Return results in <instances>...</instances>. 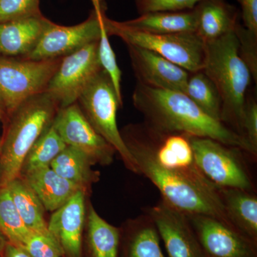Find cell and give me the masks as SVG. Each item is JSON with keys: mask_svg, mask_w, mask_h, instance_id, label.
<instances>
[{"mask_svg": "<svg viewBox=\"0 0 257 257\" xmlns=\"http://www.w3.org/2000/svg\"><path fill=\"white\" fill-rule=\"evenodd\" d=\"M120 133L139 174L156 186L165 202L185 214L213 216L233 226L219 188L198 168L193 136L160 130L145 121L128 125Z\"/></svg>", "mask_w": 257, "mask_h": 257, "instance_id": "cell-1", "label": "cell"}, {"mask_svg": "<svg viewBox=\"0 0 257 257\" xmlns=\"http://www.w3.org/2000/svg\"><path fill=\"white\" fill-rule=\"evenodd\" d=\"M133 101L134 106L145 117V122L154 127L212 139L241 149L252 160H256L242 136L222 121L206 114L184 93L154 89L138 83Z\"/></svg>", "mask_w": 257, "mask_h": 257, "instance_id": "cell-2", "label": "cell"}, {"mask_svg": "<svg viewBox=\"0 0 257 257\" xmlns=\"http://www.w3.org/2000/svg\"><path fill=\"white\" fill-rule=\"evenodd\" d=\"M203 71L220 94L221 121L243 138V107L252 77L240 57L239 42L234 32L204 43Z\"/></svg>", "mask_w": 257, "mask_h": 257, "instance_id": "cell-3", "label": "cell"}, {"mask_svg": "<svg viewBox=\"0 0 257 257\" xmlns=\"http://www.w3.org/2000/svg\"><path fill=\"white\" fill-rule=\"evenodd\" d=\"M58 104L47 92L32 96L10 115L9 126L2 138L0 188L20 176L28 152L53 122Z\"/></svg>", "mask_w": 257, "mask_h": 257, "instance_id": "cell-4", "label": "cell"}, {"mask_svg": "<svg viewBox=\"0 0 257 257\" xmlns=\"http://www.w3.org/2000/svg\"><path fill=\"white\" fill-rule=\"evenodd\" d=\"M77 103L93 128L119 154L126 168L139 174L135 161L118 128L116 115L122 105L110 78L103 69L83 90Z\"/></svg>", "mask_w": 257, "mask_h": 257, "instance_id": "cell-5", "label": "cell"}, {"mask_svg": "<svg viewBox=\"0 0 257 257\" xmlns=\"http://www.w3.org/2000/svg\"><path fill=\"white\" fill-rule=\"evenodd\" d=\"M104 23L109 36L119 37L126 45L153 51L190 73L202 70L204 67V42L195 32L149 33L128 28L106 15Z\"/></svg>", "mask_w": 257, "mask_h": 257, "instance_id": "cell-6", "label": "cell"}, {"mask_svg": "<svg viewBox=\"0 0 257 257\" xmlns=\"http://www.w3.org/2000/svg\"><path fill=\"white\" fill-rule=\"evenodd\" d=\"M62 60L0 56V99L6 112L11 114L27 99L46 92Z\"/></svg>", "mask_w": 257, "mask_h": 257, "instance_id": "cell-7", "label": "cell"}, {"mask_svg": "<svg viewBox=\"0 0 257 257\" xmlns=\"http://www.w3.org/2000/svg\"><path fill=\"white\" fill-rule=\"evenodd\" d=\"M192 145L198 168L216 187L256 192L246 152L209 138L192 137Z\"/></svg>", "mask_w": 257, "mask_h": 257, "instance_id": "cell-8", "label": "cell"}, {"mask_svg": "<svg viewBox=\"0 0 257 257\" xmlns=\"http://www.w3.org/2000/svg\"><path fill=\"white\" fill-rule=\"evenodd\" d=\"M105 10L94 8L89 18L73 26H62L45 18L41 36L25 58L34 60L63 58L92 42L99 41Z\"/></svg>", "mask_w": 257, "mask_h": 257, "instance_id": "cell-9", "label": "cell"}, {"mask_svg": "<svg viewBox=\"0 0 257 257\" xmlns=\"http://www.w3.org/2000/svg\"><path fill=\"white\" fill-rule=\"evenodd\" d=\"M101 70L98 41L92 42L62 58L45 92L59 107H66L77 102L83 90Z\"/></svg>", "mask_w": 257, "mask_h": 257, "instance_id": "cell-10", "label": "cell"}, {"mask_svg": "<svg viewBox=\"0 0 257 257\" xmlns=\"http://www.w3.org/2000/svg\"><path fill=\"white\" fill-rule=\"evenodd\" d=\"M52 125L67 146L85 154L94 165L113 162L114 149L93 128L77 102L60 108Z\"/></svg>", "mask_w": 257, "mask_h": 257, "instance_id": "cell-11", "label": "cell"}, {"mask_svg": "<svg viewBox=\"0 0 257 257\" xmlns=\"http://www.w3.org/2000/svg\"><path fill=\"white\" fill-rule=\"evenodd\" d=\"M187 215L204 256L257 257V243L233 226L211 216Z\"/></svg>", "mask_w": 257, "mask_h": 257, "instance_id": "cell-12", "label": "cell"}, {"mask_svg": "<svg viewBox=\"0 0 257 257\" xmlns=\"http://www.w3.org/2000/svg\"><path fill=\"white\" fill-rule=\"evenodd\" d=\"M145 213L155 223L169 257H205L185 213L162 199Z\"/></svg>", "mask_w": 257, "mask_h": 257, "instance_id": "cell-13", "label": "cell"}, {"mask_svg": "<svg viewBox=\"0 0 257 257\" xmlns=\"http://www.w3.org/2000/svg\"><path fill=\"white\" fill-rule=\"evenodd\" d=\"M126 46L138 84L184 94L190 72L153 51L136 45Z\"/></svg>", "mask_w": 257, "mask_h": 257, "instance_id": "cell-14", "label": "cell"}, {"mask_svg": "<svg viewBox=\"0 0 257 257\" xmlns=\"http://www.w3.org/2000/svg\"><path fill=\"white\" fill-rule=\"evenodd\" d=\"M85 189L74 194L54 211L47 224L67 257H82V236L85 220Z\"/></svg>", "mask_w": 257, "mask_h": 257, "instance_id": "cell-15", "label": "cell"}, {"mask_svg": "<svg viewBox=\"0 0 257 257\" xmlns=\"http://www.w3.org/2000/svg\"><path fill=\"white\" fill-rule=\"evenodd\" d=\"M197 36L205 42L234 32L239 13L226 0H203L194 8Z\"/></svg>", "mask_w": 257, "mask_h": 257, "instance_id": "cell-16", "label": "cell"}, {"mask_svg": "<svg viewBox=\"0 0 257 257\" xmlns=\"http://www.w3.org/2000/svg\"><path fill=\"white\" fill-rule=\"evenodd\" d=\"M20 177L33 190L45 210L53 212L78 191L87 189L57 175L50 167L31 171Z\"/></svg>", "mask_w": 257, "mask_h": 257, "instance_id": "cell-17", "label": "cell"}, {"mask_svg": "<svg viewBox=\"0 0 257 257\" xmlns=\"http://www.w3.org/2000/svg\"><path fill=\"white\" fill-rule=\"evenodd\" d=\"M43 15L0 23V55L25 57L36 47L45 24Z\"/></svg>", "mask_w": 257, "mask_h": 257, "instance_id": "cell-18", "label": "cell"}, {"mask_svg": "<svg viewBox=\"0 0 257 257\" xmlns=\"http://www.w3.org/2000/svg\"><path fill=\"white\" fill-rule=\"evenodd\" d=\"M221 202L231 224L243 236L257 243L256 192L219 188Z\"/></svg>", "mask_w": 257, "mask_h": 257, "instance_id": "cell-19", "label": "cell"}, {"mask_svg": "<svg viewBox=\"0 0 257 257\" xmlns=\"http://www.w3.org/2000/svg\"><path fill=\"white\" fill-rule=\"evenodd\" d=\"M128 28L154 34L195 32L194 9L182 12H156L140 15L138 18L121 22Z\"/></svg>", "mask_w": 257, "mask_h": 257, "instance_id": "cell-20", "label": "cell"}, {"mask_svg": "<svg viewBox=\"0 0 257 257\" xmlns=\"http://www.w3.org/2000/svg\"><path fill=\"white\" fill-rule=\"evenodd\" d=\"M125 257H165L155 223L145 213L128 223Z\"/></svg>", "mask_w": 257, "mask_h": 257, "instance_id": "cell-21", "label": "cell"}, {"mask_svg": "<svg viewBox=\"0 0 257 257\" xmlns=\"http://www.w3.org/2000/svg\"><path fill=\"white\" fill-rule=\"evenodd\" d=\"M6 187L27 227L32 232L50 233L45 219V208L25 181L19 177Z\"/></svg>", "mask_w": 257, "mask_h": 257, "instance_id": "cell-22", "label": "cell"}, {"mask_svg": "<svg viewBox=\"0 0 257 257\" xmlns=\"http://www.w3.org/2000/svg\"><path fill=\"white\" fill-rule=\"evenodd\" d=\"M92 160L82 152L67 146L52 161L50 167L57 175L69 182L87 189L99 180V174L92 170Z\"/></svg>", "mask_w": 257, "mask_h": 257, "instance_id": "cell-23", "label": "cell"}, {"mask_svg": "<svg viewBox=\"0 0 257 257\" xmlns=\"http://www.w3.org/2000/svg\"><path fill=\"white\" fill-rule=\"evenodd\" d=\"M88 239L92 257H119L120 230L102 219L92 206L88 214Z\"/></svg>", "mask_w": 257, "mask_h": 257, "instance_id": "cell-24", "label": "cell"}, {"mask_svg": "<svg viewBox=\"0 0 257 257\" xmlns=\"http://www.w3.org/2000/svg\"><path fill=\"white\" fill-rule=\"evenodd\" d=\"M184 94L206 114L221 121L222 100L220 94L203 69L189 74Z\"/></svg>", "mask_w": 257, "mask_h": 257, "instance_id": "cell-25", "label": "cell"}, {"mask_svg": "<svg viewBox=\"0 0 257 257\" xmlns=\"http://www.w3.org/2000/svg\"><path fill=\"white\" fill-rule=\"evenodd\" d=\"M67 146L53 125L51 124L28 152L24 160L20 175L31 171L50 167L52 161Z\"/></svg>", "mask_w": 257, "mask_h": 257, "instance_id": "cell-26", "label": "cell"}, {"mask_svg": "<svg viewBox=\"0 0 257 257\" xmlns=\"http://www.w3.org/2000/svg\"><path fill=\"white\" fill-rule=\"evenodd\" d=\"M0 231L8 242L22 248L32 232L19 214L8 187L0 188Z\"/></svg>", "mask_w": 257, "mask_h": 257, "instance_id": "cell-27", "label": "cell"}, {"mask_svg": "<svg viewBox=\"0 0 257 257\" xmlns=\"http://www.w3.org/2000/svg\"><path fill=\"white\" fill-rule=\"evenodd\" d=\"M108 37L109 35L106 31L104 23L101 30L100 38L98 41V56H99L101 68L110 78L120 104L123 106L121 89V72L118 66L116 55L109 43Z\"/></svg>", "mask_w": 257, "mask_h": 257, "instance_id": "cell-28", "label": "cell"}, {"mask_svg": "<svg viewBox=\"0 0 257 257\" xmlns=\"http://www.w3.org/2000/svg\"><path fill=\"white\" fill-rule=\"evenodd\" d=\"M40 16V0H0V23Z\"/></svg>", "mask_w": 257, "mask_h": 257, "instance_id": "cell-29", "label": "cell"}, {"mask_svg": "<svg viewBox=\"0 0 257 257\" xmlns=\"http://www.w3.org/2000/svg\"><path fill=\"white\" fill-rule=\"evenodd\" d=\"M31 257H64L63 248L51 233L32 232L23 248Z\"/></svg>", "mask_w": 257, "mask_h": 257, "instance_id": "cell-30", "label": "cell"}, {"mask_svg": "<svg viewBox=\"0 0 257 257\" xmlns=\"http://www.w3.org/2000/svg\"><path fill=\"white\" fill-rule=\"evenodd\" d=\"M234 33L239 42V54L241 60L247 66L251 77L257 82V35L238 23Z\"/></svg>", "mask_w": 257, "mask_h": 257, "instance_id": "cell-31", "label": "cell"}, {"mask_svg": "<svg viewBox=\"0 0 257 257\" xmlns=\"http://www.w3.org/2000/svg\"><path fill=\"white\" fill-rule=\"evenodd\" d=\"M203 0H135L140 15L156 12H182L191 10Z\"/></svg>", "mask_w": 257, "mask_h": 257, "instance_id": "cell-32", "label": "cell"}, {"mask_svg": "<svg viewBox=\"0 0 257 257\" xmlns=\"http://www.w3.org/2000/svg\"><path fill=\"white\" fill-rule=\"evenodd\" d=\"M243 138L257 157V101L253 96H246L242 117Z\"/></svg>", "mask_w": 257, "mask_h": 257, "instance_id": "cell-33", "label": "cell"}, {"mask_svg": "<svg viewBox=\"0 0 257 257\" xmlns=\"http://www.w3.org/2000/svg\"><path fill=\"white\" fill-rule=\"evenodd\" d=\"M245 28L257 35V0H237Z\"/></svg>", "mask_w": 257, "mask_h": 257, "instance_id": "cell-34", "label": "cell"}, {"mask_svg": "<svg viewBox=\"0 0 257 257\" xmlns=\"http://www.w3.org/2000/svg\"><path fill=\"white\" fill-rule=\"evenodd\" d=\"M3 253L4 257H31L24 248L9 242L7 243Z\"/></svg>", "mask_w": 257, "mask_h": 257, "instance_id": "cell-35", "label": "cell"}, {"mask_svg": "<svg viewBox=\"0 0 257 257\" xmlns=\"http://www.w3.org/2000/svg\"><path fill=\"white\" fill-rule=\"evenodd\" d=\"M94 8H99L101 9L106 10V4L105 0H92Z\"/></svg>", "mask_w": 257, "mask_h": 257, "instance_id": "cell-36", "label": "cell"}, {"mask_svg": "<svg viewBox=\"0 0 257 257\" xmlns=\"http://www.w3.org/2000/svg\"><path fill=\"white\" fill-rule=\"evenodd\" d=\"M7 243H8V241H7L6 238L0 231V253H3L4 251Z\"/></svg>", "mask_w": 257, "mask_h": 257, "instance_id": "cell-37", "label": "cell"}, {"mask_svg": "<svg viewBox=\"0 0 257 257\" xmlns=\"http://www.w3.org/2000/svg\"><path fill=\"white\" fill-rule=\"evenodd\" d=\"M5 111V106L3 105V102H2L1 99H0V121H1L2 118H3V113ZM2 139L0 138V143H1Z\"/></svg>", "mask_w": 257, "mask_h": 257, "instance_id": "cell-38", "label": "cell"}, {"mask_svg": "<svg viewBox=\"0 0 257 257\" xmlns=\"http://www.w3.org/2000/svg\"><path fill=\"white\" fill-rule=\"evenodd\" d=\"M1 148H2V141H1V143H0V152H1Z\"/></svg>", "mask_w": 257, "mask_h": 257, "instance_id": "cell-39", "label": "cell"}]
</instances>
